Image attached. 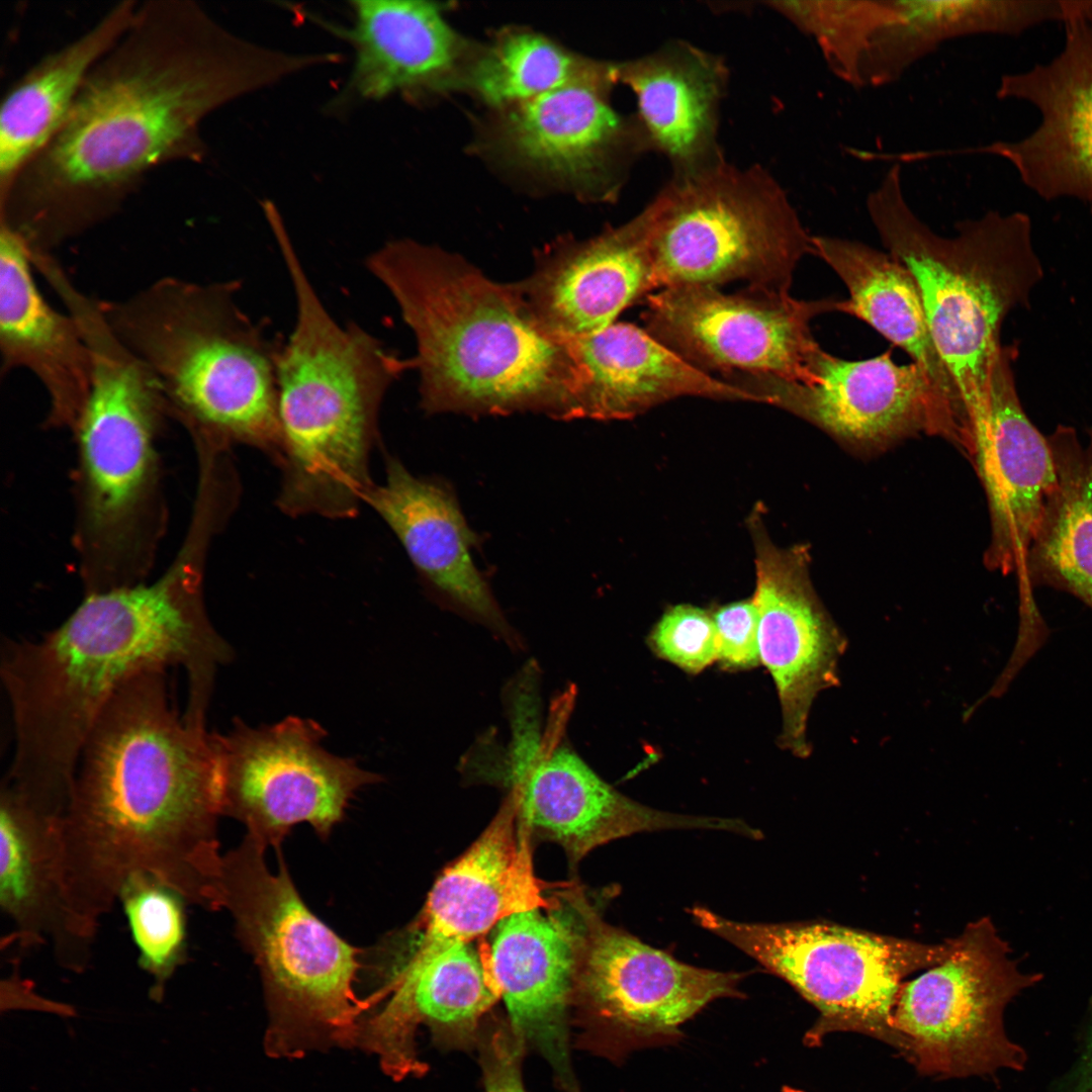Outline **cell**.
Returning a JSON list of instances; mask_svg holds the SVG:
<instances>
[{
  "label": "cell",
  "instance_id": "cell-1",
  "mask_svg": "<svg viewBox=\"0 0 1092 1092\" xmlns=\"http://www.w3.org/2000/svg\"><path fill=\"white\" fill-rule=\"evenodd\" d=\"M317 63L246 40L194 1L138 3L58 133L0 194V221L53 253L111 217L154 169L201 161L216 109Z\"/></svg>",
  "mask_w": 1092,
  "mask_h": 1092
},
{
  "label": "cell",
  "instance_id": "cell-2",
  "mask_svg": "<svg viewBox=\"0 0 1092 1092\" xmlns=\"http://www.w3.org/2000/svg\"><path fill=\"white\" fill-rule=\"evenodd\" d=\"M221 816L212 733L176 711L166 668L127 679L87 735L62 818L73 934L94 944L134 874L219 910Z\"/></svg>",
  "mask_w": 1092,
  "mask_h": 1092
},
{
  "label": "cell",
  "instance_id": "cell-3",
  "mask_svg": "<svg viewBox=\"0 0 1092 1092\" xmlns=\"http://www.w3.org/2000/svg\"><path fill=\"white\" fill-rule=\"evenodd\" d=\"M233 655L186 557L153 583L90 594L41 639L7 640L2 648L15 737L3 781L38 805L64 810L87 735L123 682L180 666L188 679L184 715L205 721L217 668Z\"/></svg>",
  "mask_w": 1092,
  "mask_h": 1092
},
{
  "label": "cell",
  "instance_id": "cell-4",
  "mask_svg": "<svg viewBox=\"0 0 1092 1092\" xmlns=\"http://www.w3.org/2000/svg\"><path fill=\"white\" fill-rule=\"evenodd\" d=\"M365 265L414 334L426 413L578 419L585 372L575 338L547 331L517 283L406 239L385 243Z\"/></svg>",
  "mask_w": 1092,
  "mask_h": 1092
},
{
  "label": "cell",
  "instance_id": "cell-5",
  "mask_svg": "<svg viewBox=\"0 0 1092 1092\" xmlns=\"http://www.w3.org/2000/svg\"><path fill=\"white\" fill-rule=\"evenodd\" d=\"M295 298L277 361L282 485L289 515L349 518L373 483L369 453L382 399L413 368L358 324H338L307 276L286 228L273 232Z\"/></svg>",
  "mask_w": 1092,
  "mask_h": 1092
},
{
  "label": "cell",
  "instance_id": "cell-6",
  "mask_svg": "<svg viewBox=\"0 0 1092 1092\" xmlns=\"http://www.w3.org/2000/svg\"><path fill=\"white\" fill-rule=\"evenodd\" d=\"M240 285L167 276L100 306L152 371L167 406L206 435L277 458V361L284 340L240 307Z\"/></svg>",
  "mask_w": 1092,
  "mask_h": 1092
},
{
  "label": "cell",
  "instance_id": "cell-7",
  "mask_svg": "<svg viewBox=\"0 0 1092 1092\" xmlns=\"http://www.w3.org/2000/svg\"><path fill=\"white\" fill-rule=\"evenodd\" d=\"M888 253L919 289L935 347L966 422L987 391L1003 348L1006 315L1027 306L1043 276L1027 214L989 211L957 223L954 237L933 232L906 200L902 167L893 164L866 200Z\"/></svg>",
  "mask_w": 1092,
  "mask_h": 1092
},
{
  "label": "cell",
  "instance_id": "cell-8",
  "mask_svg": "<svg viewBox=\"0 0 1092 1092\" xmlns=\"http://www.w3.org/2000/svg\"><path fill=\"white\" fill-rule=\"evenodd\" d=\"M266 848L247 833L222 855L219 880V910L233 917L236 935L262 978L269 1016L265 1051L293 1059L357 1045L371 1009L355 992L362 950L305 905L281 851L278 873L271 872Z\"/></svg>",
  "mask_w": 1092,
  "mask_h": 1092
},
{
  "label": "cell",
  "instance_id": "cell-9",
  "mask_svg": "<svg viewBox=\"0 0 1092 1092\" xmlns=\"http://www.w3.org/2000/svg\"><path fill=\"white\" fill-rule=\"evenodd\" d=\"M647 207L654 288L744 280L788 293L798 263L814 253L786 191L759 165L724 159L673 176Z\"/></svg>",
  "mask_w": 1092,
  "mask_h": 1092
},
{
  "label": "cell",
  "instance_id": "cell-10",
  "mask_svg": "<svg viewBox=\"0 0 1092 1092\" xmlns=\"http://www.w3.org/2000/svg\"><path fill=\"white\" fill-rule=\"evenodd\" d=\"M690 912L816 1008L818 1017L804 1036L809 1046L849 1031L899 1051L894 1010L903 979L943 960L951 945V939L929 944L826 921L748 923L703 907Z\"/></svg>",
  "mask_w": 1092,
  "mask_h": 1092
},
{
  "label": "cell",
  "instance_id": "cell-11",
  "mask_svg": "<svg viewBox=\"0 0 1092 1092\" xmlns=\"http://www.w3.org/2000/svg\"><path fill=\"white\" fill-rule=\"evenodd\" d=\"M948 953L903 983L894 1010L899 1053L936 1078L1020 1071L1025 1051L1004 1025L1008 1003L1041 980L1023 974L988 917L969 923Z\"/></svg>",
  "mask_w": 1092,
  "mask_h": 1092
},
{
  "label": "cell",
  "instance_id": "cell-12",
  "mask_svg": "<svg viewBox=\"0 0 1092 1092\" xmlns=\"http://www.w3.org/2000/svg\"><path fill=\"white\" fill-rule=\"evenodd\" d=\"M573 1002L580 1044L615 1064L676 1045L710 1003L743 998L744 973L694 967L609 925L587 904Z\"/></svg>",
  "mask_w": 1092,
  "mask_h": 1092
},
{
  "label": "cell",
  "instance_id": "cell-13",
  "mask_svg": "<svg viewBox=\"0 0 1092 1092\" xmlns=\"http://www.w3.org/2000/svg\"><path fill=\"white\" fill-rule=\"evenodd\" d=\"M326 736L317 722L296 716L261 727L235 719L225 734L212 733L222 816L278 852L299 823L328 838L355 793L382 778L327 750Z\"/></svg>",
  "mask_w": 1092,
  "mask_h": 1092
},
{
  "label": "cell",
  "instance_id": "cell-14",
  "mask_svg": "<svg viewBox=\"0 0 1092 1092\" xmlns=\"http://www.w3.org/2000/svg\"><path fill=\"white\" fill-rule=\"evenodd\" d=\"M645 330L694 367L724 380L770 376L808 382L819 347L810 324L839 311L841 300H803L789 292L748 287L726 294L718 287L681 285L646 296Z\"/></svg>",
  "mask_w": 1092,
  "mask_h": 1092
},
{
  "label": "cell",
  "instance_id": "cell-15",
  "mask_svg": "<svg viewBox=\"0 0 1092 1092\" xmlns=\"http://www.w3.org/2000/svg\"><path fill=\"white\" fill-rule=\"evenodd\" d=\"M71 313L92 363L89 393L75 426L89 522L99 534L114 536L146 489L154 435L167 403L152 371L113 332L96 300L77 301Z\"/></svg>",
  "mask_w": 1092,
  "mask_h": 1092
},
{
  "label": "cell",
  "instance_id": "cell-16",
  "mask_svg": "<svg viewBox=\"0 0 1092 1092\" xmlns=\"http://www.w3.org/2000/svg\"><path fill=\"white\" fill-rule=\"evenodd\" d=\"M810 373L804 383L770 376H736L731 381L759 401L781 406L859 450L879 449L918 433L964 447L961 427L914 362L897 364L890 351L844 360L819 346Z\"/></svg>",
  "mask_w": 1092,
  "mask_h": 1092
},
{
  "label": "cell",
  "instance_id": "cell-17",
  "mask_svg": "<svg viewBox=\"0 0 1092 1092\" xmlns=\"http://www.w3.org/2000/svg\"><path fill=\"white\" fill-rule=\"evenodd\" d=\"M508 781L518 819L560 844L572 862L598 846L640 832L712 829L739 833L741 821L645 806L606 783L568 745L518 732Z\"/></svg>",
  "mask_w": 1092,
  "mask_h": 1092
},
{
  "label": "cell",
  "instance_id": "cell-18",
  "mask_svg": "<svg viewBox=\"0 0 1092 1092\" xmlns=\"http://www.w3.org/2000/svg\"><path fill=\"white\" fill-rule=\"evenodd\" d=\"M760 662L775 682L782 710L779 744L795 756L811 753L807 724L816 697L839 685L847 641L812 586L802 547L775 546L755 525Z\"/></svg>",
  "mask_w": 1092,
  "mask_h": 1092
},
{
  "label": "cell",
  "instance_id": "cell-19",
  "mask_svg": "<svg viewBox=\"0 0 1092 1092\" xmlns=\"http://www.w3.org/2000/svg\"><path fill=\"white\" fill-rule=\"evenodd\" d=\"M369 997L373 1008L360 1024L357 1045L375 1056L394 1080L420 1076L426 1067L416 1049L420 1026L450 1048L476 1043L481 1019L500 998L488 956L460 942L417 964L389 967Z\"/></svg>",
  "mask_w": 1092,
  "mask_h": 1092
},
{
  "label": "cell",
  "instance_id": "cell-20",
  "mask_svg": "<svg viewBox=\"0 0 1092 1092\" xmlns=\"http://www.w3.org/2000/svg\"><path fill=\"white\" fill-rule=\"evenodd\" d=\"M617 75L578 83L508 106L499 143L517 161L614 199L635 160L651 151L636 113L609 102Z\"/></svg>",
  "mask_w": 1092,
  "mask_h": 1092
},
{
  "label": "cell",
  "instance_id": "cell-21",
  "mask_svg": "<svg viewBox=\"0 0 1092 1092\" xmlns=\"http://www.w3.org/2000/svg\"><path fill=\"white\" fill-rule=\"evenodd\" d=\"M1085 2L1064 21L1065 46L1058 57L1027 72L1004 75L1001 99H1020L1041 115L1036 129L1017 142L973 149L1008 161L1022 182L1051 200L1092 201V22Z\"/></svg>",
  "mask_w": 1092,
  "mask_h": 1092
},
{
  "label": "cell",
  "instance_id": "cell-22",
  "mask_svg": "<svg viewBox=\"0 0 1092 1092\" xmlns=\"http://www.w3.org/2000/svg\"><path fill=\"white\" fill-rule=\"evenodd\" d=\"M1018 352L1003 346L988 389L969 425V457L987 496L991 539L986 567L1020 574L1026 552L1057 484L1048 437L1025 414L1016 391L1012 364Z\"/></svg>",
  "mask_w": 1092,
  "mask_h": 1092
},
{
  "label": "cell",
  "instance_id": "cell-23",
  "mask_svg": "<svg viewBox=\"0 0 1092 1092\" xmlns=\"http://www.w3.org/2000/svg\"><path fill=\"white\" fill-rule=\"evenodd\" d=\"M586 902L573 920L541 908L514 913L496 924L489 966L526 1046L550 1066L562 1092H581L571 1065L568 1016L585 936Z\"/></svg>",
  "mask_w": 1092,
  "mask_h": 1092
},
{
  "label": "cell",
  "instance_id": "cell-24",
  "mask_svg": "<svg viewBox=\"0 0 1092 1092\" xmlns=\"http://www.w3.org/2000/svg\"><path fill=\"white\" fill-rule=\"evenodd\" d=\"M646 206L626 223L584 241L561 238L535 254L516 282L535 318L565 338L596 334L654 289Z\"/></svg>",
  "mask_w": 1092,
  "mask_h": 1092
},
{
  "label": "cell",
  "instance_id": "cell-25",
  "mask_svg": "<svg viewBox=\"0 0 1092 1092\" xmlns=\"http://www.w3.org/2000/svg\"><path fill=\"white\" fill-rule=\"evenodd\" d=\"M529 840L509 796L479 838L436 880L397 962H424L470 942L514 913L552 908L534 875Z\"/></svg>",
  "mask_w": 1092,
  "mask_h": 1092
},
{
  "label": "cell",
  "instance_id": "cell-26",
  "mask_svg": "<svg viewBox=\"0 0 1092 1092\" xmlns=\"http://www.w3.org/2000/svg\"><path fill=\"white\" fill-rule=\"evenodd\" d=\"M364 502L396 535L427 587L448 606L500 634H511L484 574L474 560L477 536L450 484L419 477L397 459Z\"/></svg>",
  "mask_w": 1092,
  "mask_h": 1092
},
{
  "label": "cell",
  "instance_id": "cell-27",
  "mask_svg": "<svg viewBox=\"0 0 1092 1092\" xmlns=\"http://www.w3.org/2000/svg\"><path fill=\"white\" fill-rule=\"evenodd\" d=\"M724 60L685 40L617 64V79L634 92L636 115L651 151L673 176L705 170L724 156L718 144L720 105L728 84Z\"/></svg>",
  "mask_w": 1092,
  "mask_h": 1092
},
{
  "label": "cell",
  "instance_id": "cell-28",
  "mask_svg": "<svg viewBox=\"0 0 1092 1092\" xmlns=\"http://www.w3.org/2000/svg\"><path fill=\"white\" fill-rule=\"evenodd\" d=\"M33 269L27 245L0 222V372H31L48 393L50 422L75 427L90 389V351L75 318L46 300Z\"/></svg>",
  "mask_w": 1092,
  "mask_h": 1092
},
{
  "label": "cell",
  "instance_id": "cell-29",
  "mask_svg": "<svg viewBox=\"0 0 1092 1092\" xmlns=\"http://www.w3.org/2000/svg\"><path fill=\"white\" fill-rule=\"evenodd\" d=\"M62 815L40 809L2 783L0 908L8 923L2 948L50 944L62 968H87L72 936L66 906Z\"/></svg>",
  "mask_w": 1092,
  "mask_h": 1092
},
{
  "label": "cell",
  "instance_id": "cell-30",
  "mask_svg": "<svg viewBox=\"0 0 1092 1092\" xmlns=\"http://www.w3.org/2000/svg\"><path fill=\"white\" fill-rule=\"evenodd\" d=\"M351 9L348 27L310 15L354 51L353 69L337 106L352 97L374 101L431 87L460 55L457 34L434 3L361 0L351 2Z\"/></svg>",
  "mask_w": 1092,
  "mask_h": 1092
},
{
  "label": "cell",
  "instance_id": "cell-31",
  "mask_svg": "<svg viewBox=\"0 0 1092 1092\" xmlns=\"http://www.w3.org/2000/svg\"><path fill=\"white\" fill-rule=\"evenodd\" d=\"M575 341L585 372L579 419L632 418L688 395L757 400L741 387L694 367L632 324L614 323Z\"/></svg>",
  "mask_w": 1092,
  "mask_h": 1092
},
{
  "label": "cell",
  "instance_id": "cell-32",
  "mask_svg": "<svg viewBox=\"0 0 1092 1092\" xmlns=\"http://www.w3.org/2000/svg\"><path fill=\"white\" fill-rule=\"evenodd\" d=\"M1048 440L1057 484L1018 575V636L1028 639L1046 632L1033 586L1068 593L1092 609V453L1068 426H1058Z\"/></svg>",
  "mask_w": 1092,
  "mask_h": 1092
},
{
  "label": "cell",
  "instance_id": "cell-33",
  "mask_svg": "<svg viewBox=\"0 0 1092 1092\" xmlns=\"http://www.w3.org/2000/svg\"><path fill=\"white\" fill-rule=\"evenodd\" d=\"M138 3L115 4L8 89L0 110V194L58 133L91 70L129 26Z\"/></svg>",
  "mask_w": 1092,
  "mask_h": 1092
},
{
  "label": "cell",
  "instance_id": "cell-34",
  "mask_svg": "<svg viewBox=\"0 0 1092 1092\" xmlns=\"http://www.w3.org/2000/svg\"><path fill=\"white\" fill-rule=\"evenodd\" d=\"M812 242L813 255L822 259L848 290L839 311L866 322L904 350L926 372L939 399L966 434L962 403L933 342L909 270L889 253L858 241L814 236Z\"/></svg>",
  "mask_w": 1092,
  "mask_h": 1092
},
{
  "label": "cell",
  "instance_id": "cell-35",
  "mask_svg": "<svg viewBox=\"0 0 1092 1092\" xmlns=\"http://www.w3.org/2000/svg\"><path fill=\"white\" fill-rule=\"evenodd\" d=\"M616 72L617 64L576 57L536 33L514 32L477 61L469 80L485 101L508 107Z\"/></svg>",
  "mask_w": 1092,
  "mask_h": 1092
},
{
  "label": "cell",
  "instance_id": "cell-36",
  "mask_svg": "<svg viewBox=\"0 0 1092 1092\" xmlns=\"http://www.w3.org/2000/svg\"><path fill=\"white\" fill-rule=\"evenodd\" d=\"M899 17L876 36L869 53L873 74L883 83L907 70L942 43L978 34H1000L1006 14L999 0H896Z\"/></svg>",
  "mask_w": 1092,
  "mask_h": 1092
},
{
  "label": "cell",
  "instance_id": "cell-37",
  "mask_svg": "<svg viewBox=\"0 0 1092 1092\" xmlns=\"http://www.w3.org/2000/svg\"><path fill=\"white\" fill-rule=\"evenodd\" d=\"M117 904L126 918L138 964L153 980L150 996L161 1001L167 983L186 962L189 903L156 877L134 874L123 884Z\"/></svg>",
  "mask_w": 1092,
  "mask_h": 1092
},
{
  "label": "cell",
  "instance_id": "cell-38",
  "mask_svg": "<svg viewBox=\"0 0 1092 1092\" xmlns=\"http://www.w3.org/2000/svg\"><path fill=\"white\" fill-rule=\"evenodd\" d=\"M816 41L834 76L859 88L876 34L899 16L896 0H790L766 3Z\"/></svg>",
  "mask_w": 1092,
  "mask_h": 1092
},
{
  "label": "cell",
  "instance_id": "cell-39",
  "mask_svg": "<svg viewBox=\"0 0 1092 1092\" xmlns=\"http://www.w3.org/2000/svg\"><path fill=\"white\" fill-rule=\"evenodd\" d=\"M649 644L656 655L689 673H699L717 660L712 615L692 605L669 608L652 629Z\"/></svg>",
  "mask_w": 1092,
  "mask_h": 1092
},
{
  "label": "cell",
  "instance_id": "cell-40",
  "mask_svg": "<svg viewBox=\"0 0 1092 1092\" xmlns=\"http://www.w3.org/2000/svg\"><path fill=\"white\" fill-rule=\"evenodd\" d=\"M476 1043L485 1092H526L522 1078L526 1044L509 1021L481 1027Z\"/></svg>",
  "mask_w": 1092,
  "mask_h": 1092
},
{
  "label": "cell",
  "instance_id": "cell-41",
  "mask_svg": "<svg viewBox=\"0 0 1092 1092\" xmlns=\"http://www.w3.org/2000/svg\"><path fill=\"white\" fill-rule=\"evenodd\" d=\"M712 618L717 633V660L730 670L750 669L760 663L758 613L752 599L718 608Z\"/></svg>",
  "mask_w": 1092,
  "mask_h": 1092
},
{
  "label": "cell",
  "instance_id": "cell-42",
  "mask_svg": "<svg viewBox=\"0 0 1092 1092\" xmlns=\"http://www.w3.org/2000/svg\"><path fill=\"white\" fill-rule=\"evenodd\" d=\"M1055 1092H1092V1003L1081 1030L1077 1057Z\"/></svg>",
  "mask_w": 1092,
  "mask_h": 1092
},
{
  "label": "cell",
  "instance_id": "cell-43",
  "mask_svg": "<svg viewBox=\"0 0 1092 1092\" xmlns=\"http://www.w3.org/2000/svg\"><path fill=\"white\" fill-rule=\"evenodd\" d=\"M15 969L7 980L2 981V1010L5 1008H23L57 1013L63 1016L75 1015V1010L68 1004L58 1003L38 996L33 992L31 983L21 980Z\"/></svg>",
  "mask_w": 1092,
  "mask_h": 1092
},
{
  "label": "cell",
  "instance_id": "cell-44",
  "mask_svg": "<svg viewBox=\"0 0 1092 1092\" xmlns=\"http://www.w3.org/2000/svg\"><path fill=\"white\" fill-rule=\"evenodd\" d=\"M1089 450L1092 453V436H1091V446L1089 447Z\"/></svg>",
  "mask_w": 1092,
  "mask_h": 1092
}]
</instances>
